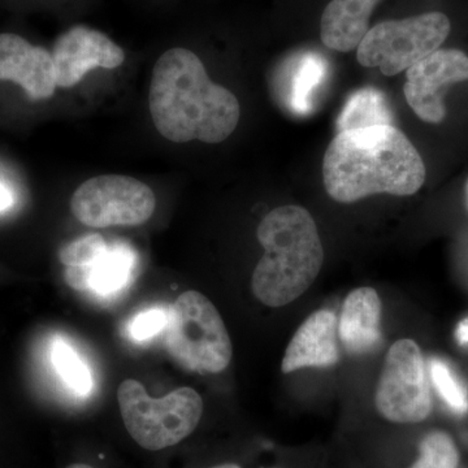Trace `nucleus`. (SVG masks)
Returning a JSON list of instances; mask_svg holds the SVG:
<instances>
[{"instance_id":"obj_2","label":"nucleus","mask_w":468,"mask_h":468,"mask_svg":"<svg viewBox=\"0 0 468 468\" xmlns=\"http://www.w3.org/2000/svg\"><path fill=\"white\" fill-rule=\"evenodd\" d=\"M427 172L420 154L394 125L340 132L323 159V183L332 199L354 203L375 194L408 197Z\"/></svg>"},{"instance_id":"obj_18","label":"nucleus","mask_w":468,"mask_h":468,"mask_svg":"<svg viewBox=\"0 0 468 468\" xmlns=\"http://www.w3.org/2000/svg\"><path fill=\"white\" fill-rule=\"evenodd\" d=\"M51 360L58 377L80 396H88L92 390L90 369L72 346L63 338H55L51 347Z\"/></svg>"},{"instance_id":"obj_5","label":"nucleus","mask_w":468,"mask_h":468,"mask_svg":"<svg viewBox=\"0 0 468 468\" xmlns=\"http://www.w3.org/2000/svg\"><path fill=\"white\" fill-rule=\"evenodd\" d=\"M165 346L181 367L198 374L223 372L232 360V341L220 314L197 291L183 292L169 309Z\"/></svg>"},{"instance_id":"obj_24","label":"nucleus","mask_w":468,"mask_h":468,"mask_svg":"<svg viewBox=\"0 0 468 468\" xmlns=\"http://www.w3.org/2000/svg\"><path fill=\"white\" fill-rule=\"evenodd\" d=\"M455 337L461 345H468V318L462 320L455 331Z\"/></svg>"},{"instance_id":"obj_6","label":"nucleus","mask_w":468,"mask_h":468,"mask_svg":"<svg viewBox=\"0 0 468 468\" xmlns=\"http://www.w3.org/2000/svg\"><path fill=\"white\" fill-rule=\"evenodd\" d=\"M451 29V20L441 12L383 21L369 27L356 48V58L360 66L380 68L385 76L399 75L439 50Z\"/></svg>"},{"instance_id":"obj_14","label":"nucleus","mask_w":468,"mask_h":468,"mask_svg":"<svg viewBox=\"0 0 468 468\" xmlns=\"http://www.w3.org/2000/svg\"><path fill=\"white\" fill-rule=\"evenodd\" d=\"M328 64L316 52L292 55L280 67L275 81L277 98L294 115H307L325 82Z\"/></svg>"},{"instance_id":"obj_13","label":"nucleus","mask_w":468,"mask_h":468,"mask_svg":"<svg viewBox=\"0 0 468 468\" xmlns=\"http://www.w3.org/2000/svg\"><path fill=\"white\" fill-rule=\"evenodd\" d=\"M381 300L372 288L350 292L344 302L337 326L338 337L344 349L353 356H366L380 347Z\"/></svg>"},{"instance_id":"obj_10","label":"nucleus","mask_w":468,"mask_h":468,"mask_svg":"<svg viewBox=\"0 0 468 468\" xmlns=\"http://www.w3.org/2000/svg\"><path fill=\"white\" fill-rule=\"evenodd\" d=\"M55 79L69 89L95 68L115 69L125 61V52L110 37L85 26L70 27L55 41L51 51Z\"/></svg>"},{"instance_id":"obj_26","label":"nucleus","mask_w":468,"mask_h":468,"mask_svg":"<svg viewBox=\"0 0 468 468\" xmlns=\"http://www.w3.org/2000/svg\"><path fill=\"white\" fill-rule=\"evenodd\" d=\"M212 468H241V467H239V464L226 463V464H220V466L212 467Z\"/></svg>"},{"instance_id":"obj_17","label":"nucleus","mask_w":468,"mask_h":468,"mask_svg":"<svg viewBox=\"0 0 468 468\" xmlns=\"http://www.w3.org/2000/svg\"><path fill=\"white\" fill-rule=\"evenodd\" d=\"M393 113L384 92L377 88L359 89L350 95L337 119V132L368 128L375 125H392Z\"/></svg>"},{"instance_id":"obj_9","label":"nucleus","mask_w":468,"mask_h":468,"mask_svg":"<svg viewBox=\"0 0 468 468\" xmlns=\"http://www.w3.org/2000/svg\"><path fill=\"white\" fill-rule=\"evenodd\" d=\"M468 80V55L455 48L436 50L406 70V101L419 119L440 124L446 116L445 89Z\"/></svg>"},{"instance_id":"obj_7","label":"nucleus","mask_w":468,"mask_h":468,"mask_svg":"<svg viewBox=\"0 0 468 468\" xmlns=\"http://www.w3.org/2000/svg\"><path fill=\"white\" fill-rule=\"evenodd\" d=\"M375 406L378 414L399 424L420 423L432 411V394L423 353L403 338L388 350L378 378Z\"/></svg>"},{"instance_id":"obj_21","label":"nucleus","mask_w":468,"mask_h":468,"mask_svg":"<svg viewBox=\"0 0 468 468\" xmlns=\"http://www.w3.org/2000/svg\"><path fill=\"white\" fill-rule=\"evenodd\" d=\"M109 249L101 234H89L64 246L58 254L66 267L89 266Z\"/></svg>"},{"instance_id":"obj_8","label":"nucleus","mask_w":468,"mask_h":468,"mask_svg":"<svg viewBox=\"0 0 468 468\" xmlns=\"http://www.w3.org/2000/svg\"><path fill=\"white\" fill-rule=\"evenodd\" d=\"M153 190L137 178L122 175L92 177L77 187L70 211L90 228L143 226L155 212Z\"/></svg>"},{"instance_id":"obj_15","label":"nucleus","mask_w":468,"mask_h":468,"mask_svg":"<svg viewBox=\"0 0 468 468\" xmlns=\"http://www.w3.org/2000/svg\"><path fill=\"white\" fill-rule=\"evenodd\" d=\"M381 0H331L322 15L320 37L325 48L340 52L358 48Z\"/></svg>"},{"instance_id":"obj_22","label":"nucleus","mask_w":468,"mask_h":468,"mask_svg":"<svg viewBox=\"0 0 468 468\" xmlns=\"http://www.w3.org/2000/svg\"><path fill=\"white\" fill-rule=\"evenodd\" d=\"M169 309L153 307L137 314L126 326V334L132 340L143 343L165 331L168 325Z\"/></svg>"},{"instance_id":"obj_19","label":"nucleus","mask_w":468,"mask_h":468,"mask_svg":"<svg viewBox=\"0 0 468 468\" xmlns=\"http://www.w3.org/2000/svg\"><path fill=\"white\" fill-rule=\"evenodd\" d=\"M460 452L451 435L432 431L419 445V458L410 468H457Z\"/></svg>"},{"instance_id":"obj_27","label":"nucleus","mask_w":468,"mask_h":468,"mask_svg":"<svg viewBox=\"0 0 468 468\" xmlns=\"http://www.w3.org/2000/svg\"><path fill=\"white\" fill-rule=\"evenodd\" d=\"M464 193H466V203H467V208H468V178H467L466 187H464Z\"/></svg>"},{"instance_id":"obj_3","label":"nucleus","mask_w":468,"mask_h":468,"mask_svg":"<svg viewBox=\"0 0 468 468\" xmlns=\"http://www.w3.org/2000/svg\"><path fill=\"white\" fill-rule=\"evenodd\" d=\"M258 241L264 255L251 277L255 297L268 307L300 298L319 276L324 250L315 220L306 208L282 206L261 221Z\"/></svg>"},{"instance_id":"obj_20","label":"nucleus","mask_w":468,"mask_h":468,"mask_svg":"<svg viewBox=\"0 0 468 468\" xmlns=\"http://www.w3.org/2000/svg\"><path fill=\"white\" fill-rule=\"evenodd\" d=\"M428 367H430L431 380L446 405L458 414H466L468 411L467 389L452 374V368L439 358H431Z\"/></svg>"},{"instance_id":"obj_11","label":"nucleus","mask_w":468,"mask_h":468,"mask_svg":"<svg viewBox=\"0 0 468 468\" xmlns=\"http://www.w3.org/2000/svg\"><path fill=\"white\" fill-rule=\"evenodd\" d=\"M0 80L20 85L34 101L57 90L51 52L15 33H0Z\"/></svg>"},{"instance_id":"obj_4","label":"nucleus","mask_w":468,"mask_h":468,"mask_svg":"<svg viewBox=\"0 0 468 468\" xmlns=\"http://www.w3.org/2000/svg\"><path fill=\"white\" fill-rule=\"evenodd\" d=\"M129 435L147 451L171 448L192 435L203 414V399L192 388L151 399L140 381L129 378L117 390Z\"/></svg>"},{"instance_id":"obj_25","label":"nucleus","mask_w":468,"mask_h":468,"mask_svg":"<svg viewBox=\"0 0 468 468\" xmlns=\"http://www.w3.org/2000/svg\"><path fill=\"white\" fill-rule=\"evenodd\" d=\"M66 468H92V467L89 466V464H85V463H73V464H70V466H68Z\"/></svg>"},{"instance_id":"obj_23","label":"nucleus","mask_w":468,"mask_h":468,"mask_svg":"<svg viewBox=\"0 0 468 468\" xmlns=\"http://www.w3.org/2000/svg\"><path fill=\"white\" fill-rule=\"evenodd\" d=\"M14 205V196L5 184L0 183V212L5 211Z\"/></svg>"},{"instance_id":"obj_16","label":"nucleus","mask_w":468,"mask_h":468,"mask_svg":"<svg viewBox=\"0 0 468 468\" xmlns=\"http://www.w3.org/2000/svg\"><path fill=\"white\" fill-rule=\"evenodd\" d=\"M134 268V254L125 246L109 248L89 266L67 267L64 280L79 292L110 295L122 291Z\"/></svg>"},{"instance_id":"obj_12","label":"nucleus","mask_w":468,"mask_h":468,"mask_svg":"<svg viewBox=\"0 0 468 468\" xmlns=\"http://www.w3.org/2000/svg\"><path fill=\"white\" fill-rule=\"evenodd\" d=\"M337 318L332 311L311 314L292 335L282 359L284 374L301 368H325L340 358L337 346Z\"/></svg>"},{"instance_id":"obj_1","label":"nucleus","mask_w":468,"mask_h":468,"mask_svg":"<svg viewBox=\"0 0 468 468\" xmlns=\"http://www.w3.org/2000/svg\"><path fill=\"white\" fill-rule=\"evenodd\" d=\"M149 107L156 131L175 144L223 143L241 115L236 95L215 84L201 58L183 48H171L156 60Z\"/></svg>"}]
</instances>
